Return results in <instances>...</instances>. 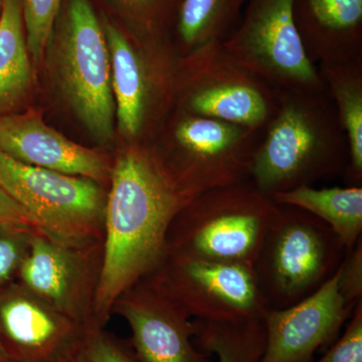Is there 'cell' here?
I'll use <instances>...</instances> for the list:
<instances>
[{"label":"cell","mask_w":362,"mask_h":362,"mask_svg":"<svg viewBox=\"0 0 362 362\" xmlns=\"http://www.w3.org/2000/svg\"><path fill=\"white\" fill-rule=\"evenodd\" d=\"M149 143L129 141L112 164L105 206L103 265L95 317L106 327L117 298L166 256L171 221L192 199Z\"/></svg>","instance_id":"6da1fadb"},{"label":"cell","mask_w":362,"mask_h":362,"mask_svg":"<svg viewBox=\"0 0 362 362\" xmlns=\"http://www.w3.org/2000/svg\"><path fill=\"white\" fill-rule=\"evenodd\" d=\"M275 115L262 133L252 182L268 197L337 175L349 162V142L326 90H278Z\"/></svg>","instance_id":"7a4b0ae2"},{"label":"cell","mask_w":362,"mask_h":362,"mask_svg":"<svg viewBox=\"0 0 362 362\" xmlns=\"http://www.w3.org/2000/svg\"><path fill=\"white\" fill-rule=\"evenodd\" d=\"M280 209L251 180L206 190L171 221L166 255L254 267Z\"/></svg>","instance_id":"3957f363"},{"label":"cell","mask_w":362,"mask_h":362,"mask_svg":"<svg viewBox=\"0 0 362 362\" xmlns=\"http://www.w3.org/2000/svg\"><path fill=\"white\" fill-rule=\"evenodd\" d=\"M280 206L254 265L269 310L288 308L320 289L347 254L324 221L298 207Z\"/></svg>","instance_id":"277c9868"},{"label":"cell","mask_w":362,"mask_h":362,"mask_svg":"<svg viewBox=\"0 0 362 362\" xmlns=\"http://www.w3.org/2000/svg\"><path fill=\"white\" fill-rule=\"evenodd\" d=\"M262 133L177 109L162 144H151L178 187L195 195L250 180Z\"/></svg>","instance_id":"5b68a950"},{"label":"cell","mask_w":362,"mask_h":362,"mask_svg":"<svg viewBox=\"0 0 362 362\" xmlns=\"http://www.w3.org/2000/svg\"><path fill=\"white\" fill-rule=\"evenodd\" d=\"M0 187L51 239L71 245L104 240L107 188L101 183L23 163L0 151Z\"/></svg>","instance_id":"8992f818"},{"label":"cell","mask_w":362,"mask_h":362,"mask_svg":"<svg viewBox=\"0 0 362 362\" xmlns=\"http://www.w3.org/2000/svg\"><path fill=\"white\" fill-rule=\"evenodd\" d=\"M278 90L240 65L221 42L181 57L177 109L263 132L277 111Z\"/></svg>","instance_id":"52a82bcc"},{"label":"cell","mask_w":362,"mask_h":362,"mask_svg":"<svg viewBox=\"0 0 362 362\" xmlns=\"http://www.w3.org/2000/svg\"><path fill=\"white\" fill-rule=\"evenodd\" d=\"M59 82L78 118L98 141L113 139L110 52L89 0H68L58 35Z\"/></svg>","instance_id":"ba28073f"},{"label":"cell","mask_w":362,"mask_h":362,"mask_svg":"<svg viewBox=\"0 0 362 362\" xmlns=\"http://www.w3.org/2000/svg\"><path fill=\"white\" fill-rule=\"evenodd\" d=\"M237 28L223 42L240 65L276 90H326L300 39L293 0H247Z\"/></svg>","instance_id":"9c48e42d"},{"label":"cell","mask_w":362,"mask_h":362,"mask_svg":"<svg viewBox=\"0 0 362 362\" xmlns=\"http://www.w3.org/2000/svg\"><path fill=\"white\" fill-rule=\"evenodd\" d=\"M110 52L111 84L118 129L128 141L142 142L156 117L176 103L180 58L157 37L135 44L110 21L102 23ZM144 143V142H143Z\"/></svg>","instance_id":"30bf717a"},{"label":"cell","mask_w":362,"mask_h":362,"mask_svg":"<svg viewBox=\"0 0 362 362\" xmlns=\"http://www.w3.org/2000/svg\"><path fill=\"white\" fill-rule=\"evenodd\" d=\"M149 275L192 319L235 322L269 310L254 267L166 255Z\"/></svg>","instance_id":"8fae6325"},{"label":"cell","mask_w":362,"mask_h":362,"mask_svg":"<svg viewBox=\"0 0 362 362\" xmlns=\"http://www.w3.org/2000/svg\"><path fill=\"white\" fill-rule=\"evenodd\" d=\"M103 242L71 245L42 233L33 235L16 281L78 325L100 326L95 305L103 265Z\"/></svg>","instance_id":"7c38bea8"},{"label":"cell","mask_w":362,"mask_h":362,"mask_svg":"<svg viewBox=\"0 0 362 362\" xmlns=\"http://www.w3.org/2000/svg\"><path fill=\"white\" fill-rule=\"evenodd\" d=\"M112 314L129 325L138 362H214L195 346L194 319L151 275L117 298Z\"/></svg>","instance_id":"4fadbf2b"},{"label":"cell","mask_w":362,"mask_h":362,"mask_svg":"<svg viewBox=\"0 0 362 362\" xmlns=\"http://www.w3.org/2000/svg\"><path fill=\"white\" fill-rule=\"evenodd\" d=\"M338 270L302 301L266 312V347L261 362H312L318 350H327L337 342L354 311L340 292Z\"/></svg>","instance_id":"5bb4252c"},{"label":"cell","mask_w":362,"mask_h":362,"mask_svg":"<svg viewBox=\"0 0 362 362\" xmlns=\"http://www.w3.org/2000/svg\"><path fill=\"white\" fill-rule=\"evenodd\" d=\"M86 328L18 281L0 290V343L14 362H59Z\"/></svg>","instance_id":"9a60e30c"},{"label":"cell","mask_w":362,"mask_h":362,"mask_svg":"<svg viewBox=\"0 0 362 362\" xmlns=\"http://www.w3.org/2000/svg\"><path fill=\"white\" fill-rule=\"evenodd\" d=\"M0 151L23 163L90 178L105 187L110 181L113 162L108 157L71 141L35 112L0 118Z\"/></svg>","instance_id":"2e32d148"},{"label":"cell","mask_w":362,"mask_h":362,"mask_svg":"<svg viewBox=\"0 0 362 362\" xmlns=\"http://www.w3.org/2000/svg\"><path fill=\"white\" fill-rule=\"evenodd\" d=\"M292 11L312 63L362 58V0H293Z\"/></svg>","instance_id":"e0dca14e"},{"label":"cell","mask_w":362,"mask_h":362,"mask_svg":"<svg viewBox=\"0 0 362 362\" xmlns=\"http://www.w3.org/2000/svg\"><path fill=\"white\" fill-rule=\"evenodd\" d=\"M279 206L303 209L329 226L349 252L362 237V187H329L317 189L302 185L272 197Z\"/></svg>","instance_id":"ac0fdd59"},{"label":"cell","mask_w":362,"mask_h":362,"mask_svg":"<svg viewBox=\"0 0 362 362\" xmlns=\"http://www.w3.org/2000/svg\"><path fill=\"white\" fill-rule=\"evenodd\" d=\"M32 80L23 0H0V118L25 101Z\"/></svg>","instance_id":"d6986e66"},{"label":"cell","mask_w":362,"mask_h":362,"mask_svg":"<svg viewBox=\"0 0 362 362\" xmlns=\"http://www.w3.org/2000/svg\"><path fill=\"white\" fill-rule=\"evenodd\" d=\"M349 142L346 182L362 185V58L317 66Z\"/></svg>","instance_id":"ffe728a7"},{"label":"cell","mask_w":362,"mask_h":362,"mask_svg":"<svg viewBox=\"0 0 362 362\" xmlns=\"http://www.w3.org/2000/svg\"><path fill=\"white\" fill-rule=\"evenodd\" d=\"M240 0H182L175 18L178 54L225 42L240 20Z\"/></svg>","instance_id":"44dd1931"},{"label":"cell","mask_w":362,"mask_h":362,"mask_svg":"<svg viewBox=\"0 0 362 362\" xmlns=\"http://www.w3.org/2000/svg\"><path fill=\"white\" fill-rule=\"evenodd\" d=\"M195 346L218 362H261L266 347L264 320L207 321L194 319Z\"/></svg>","instance_id":"7402d4cb"},{"label":"cell","mask_w":362,"mask_h":362,"mask_svg":"<svg viewBox=\"0 0 362 362\" xmlns=\"http://www.w3.org/2000/svg\"><path fill=\"white\" fill-rule=\"evenodd\" d=\"M59 362H138L130 341L108 332L105 327L86 328L70 351Z\"/></svg>","instance_id":"603a6c76"},{"label":"cell","mask_w":362,"mask_h":362,"mask_svg":"<svg viewBox=\"0 0 362 362\" xmlns=\"http://www.w3.org/2000/svg\"><path fill=\"white\" fill-rule=\"evenodd\" d=\"M61 4L62 0H23L26 45L37 63L49 45Z\"/></svg>","instance_id":"cb8c5ba5"},{"label":"cell","mask_w":362,"mask_h":362,"mask_svg":"<svg viewBox=\"0 0 362 362\" xmlns=\"http://www.w3.org/2000/svg\"><path fill=\"white\" fill-rule=\"evenodd\" d=\"M33 235L35 233L0 228V290L18 279Z\"/></svg>","instance_id":"d4e9b609"},{"label":"cell","mask_w":362,"mask_h":362,"mask_svg":"<svg viewBox=\"0 0 362 362\" xmlns=\"http://www.w3.org/2000/svg\"><path fill=\"white\" fill-rule=\"evenodd\" d=\"M150 37H159L175 21L182 0H121Z\"/></svg>","instance_id":"484cf974"},{"label":"cell","mask_w":362,"mask_h":362,"mask_svg":"<svg viewBox=\"0 0 362 362\" xmlns=\"http://www.w3.org/2000/svg\"><path fill=\"white\" fill-rule=\"evenodd\" d=\"M316 362H362V301L354 309L342 337Z\"/></svg>","instance_id":"4316f807"},{"label":"cell","mask_w":362,"mask_h":362,"mask_svg":"<svg viewBox=\"0 0 362 362\" xmlns=\"http://www.w3.org/2000/svg\"><path fill=\"white\" fill-rule=\"evenodd\" d=\"M338 286L352 311L362 301V240L347 252L338 270Z\"/></svg>","instance_id":"83f0119b"},{"label":"cell","mask_w":362,"mask_h":362,"mask_svg":"<svg viewBox=\"0 0 362 362\" xmlns=\"http://www.w3.org/2000/svg\"><path fill=\"white\" fill-rule=\"evenodd\" d=\"M0 228H14L30 233H42L32 216L0 187Z\"/></svg>","instance_id":"f1b7e54d"},{"label":"cell","mask_w":362,"mask_h":362,"mask_svg":"<svg viewBox=\"0 0 362 362\" xmlns=\"http://www.w3.org/2000/svg\"><path fill=\"white\" fill-rule=\"evenodd\" d=\"M0 362H14L13 359L8 356L6 349L2 346L1 343H0Z\"/></svg>","instance_id":"f546056e"},{"label":"cell","mask_w":362,"mask_h":362,"mask_svg":"<svg viewBox=\"0 0 362 362\" xmlns=\"http://www.w3.org/2000/svg\"><path fill=\"white\" fill-rule=\"evenodd\" d=\"M240 1H242L243 4H245V2H247V0H240Z\"/></svg>","instance_id":"4dcf8cb0"}]
</instances>
